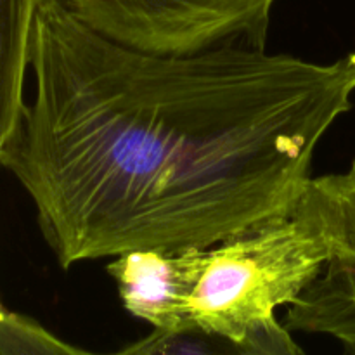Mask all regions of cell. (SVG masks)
I'll return each instance as SVG.
<instances>
[{
	"mask_svg": "<svg viewBox=\"0 0 355 355\" xmlns=\"http://www.w3.org/2000/svg\"><path fill=\"white\" fill-rule=\"evenodd\" d=\"M0 355H114L96 354L64 342L33 319L0 309Z\"/></svg>",
	"mask_w": 355,
	"mask_h": 355,
	"instance_id": "7",
	"label": "cell"
},
{
	"mask_svg": "<svg viewBox=\"0 0 355 355\" xmlns=\"http://www.w3.org/2000/svg\"><path fill=\"white\" fill-rule=\"evenodd\" d=\"M295 210L321 229L328 260L290 305L284 326L333 336L355 355V159L345 172L311 177Z\"/></svg>",
	"mask_w": 355,
	"mask_h": 355,
	"instance_id": "4",
	"label": "cell"
},
{
	"mask_svg": "<svg viewBox=\"0 0 355 355\" xmlns=\"http://www.w3.org/2000/svg\"><path fill=\"white\" fill-rule=\"evenodd\" d=\"M33 101L0 158L62 269L210 246L293 214L318 144L352 110L333 62L224 44L151 52L59 0L35 19Z\"/></svg>",
	"mask_w": 355,
	"mask_h": 355,
	"instance_id": "1",
	"label": "cell"
},
{
	"mask_svg": "<svg viewBox=\"0 0 355 355\" xmlns=\"http://www.w3.org/2000/svg\"><path fill=\"white\" fill-rule=\"evenodd\" d=\"M114 355H304L291 331L276 318L255 326L245 338L234 340L200 329L165 331L148 336Z\"/></svg>",
	"mask_w": 355,
	"mask_h": 355,
	"instance_id": "5",
	"label": "cell"
},
{
	"mask_svg": "<svg viewBox=\"0 0 355 355\" xmlns=\"http://www.w3.org/2000/svg\"><path fill=\"white\" fill-rule=\"evenodd\" d=\"M125 311L153 329H200L241 340L276 318L321 274L328 241L293 210L210 246L141 250L111 259Z\"/></svg>",
	"mask_w": 355,
	"mask_h": 355,
	"instance_id": "2",
	"label": "cell"
},
{
	"mask_svg": "<svg viewBox=\"0 0 355 355\" xmlns=\"http://www.w3.org/2000/svg\"><path fill=\"white\" fill-rule=\"evenodd\" d=\"M104 37L151 52L266 47L277 0H59Z\"/></svg>",
	"mask_w": 355,
	"mask_h": 355,
	"instance_id": "3",
	"label": "cell"
},
{
	"mask_svg": "<svg viewBox=\"0 0 355 355\" xmlns=\"http://www.w3.org/2000/svg\"><path fill=\"white\" fill-rule=\"evenodd\" d=\"M44 0H0V158L19 125L35 19Z\"/></svg>",
	"mask_w": 355,
	"mask_h": 355,
	"instance_id": "6",
	"label": "cell"
},
{
	"mask_svg": "<svg viewBox=\"0 0 355 355\" xmlns=\"http://www.w3.org/2000/svg\"><path fill=\"white\" fill-rule=\"evenodd\" d=\"M3 307V305H2V302H0V309H2Z\"/></svg>",
	"mask_w": 355,
	"mask_h": 355,
	"instance_id": "8",
	"label": "cell"
}]
</instances>
